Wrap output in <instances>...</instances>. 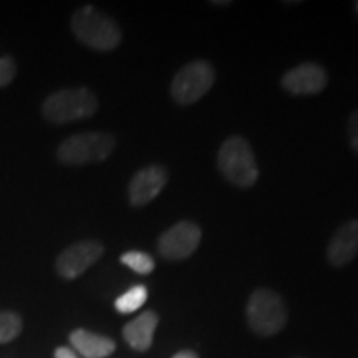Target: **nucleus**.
<instances>
[{
    "mask_svg": "<svg viewBox=\"0 0 358 358\" xmlns=\"http://www.w3.org/2000/svg\"><path fill=\"white\" fill-rule=\"evenodd\" d=\"M158 324V313L155 310H146L124 325L123 337L133 350L146 352L153 345L155 332Z\"/></svg>",
    "mask_w": 358,
    "mask_h": 358,
    "instance_id": "f8f14e48",
    "label": "nucleus"
},
{
    "mask_svg": "<svg viewBox=\"0 0 358 358\" xmlns=\"http://www.w3.org/2000/svg\"><path fill=\"white\" fill-rule=\"evenodd\" d=\"M173 358H199V357L196 355L192 350H181V352H178Z\"/></svg>",
    "mask_w": 358,
    "mask_h": 358,
    "instance_id": "aec40b11",
    "label": "nucleus"
},
{
    "mask_svg": "<svg viewBox=\"0 0 358 358\" xmlns=\"http://www.w3.org/2000/svg\"><path fill=\"white\" fill-rule=\"evenodd\" d=\"M245 317L252 332L262 337H272L287 324V306L274 290L257 289L250 294Z\"/></svg>",
    "mask_w": 358,
    "mask_h": 358,
    "instance_id": "20e7f679",
    "label": "nucleus"
},
{
    "mask_svg": "<svg viewBox=\"0 0 358 358\" xmlns=\"http://www.w3.org/2000/svg\"><path fill=\"white\" fill-rule=\"evenodd\" d=\"M168 182V171L159 164H150L140 169L131 178L128 186V199L131 206H145L151 203Z\"/></svg>",
    "mask_w": 358,
    "mask_h": 358,
    "instance_id": "1a4fd4ad",
    "label": "nucleus"
},
{
    "mask_svg": "<svg viewBox=\"0 0 358 358\" xmlns=\"http://www.w3.org/2000/svg\"><path fill=\"white\" fill-rule=\"evenodd\" d=\"M327 71L320 65L302 64L290 69L282 78V87L292 95H315L327 87Z\"/></svg>",
    "mask_w": 358,
    "mask_h": 358,
    "instance_id": "9d476101",
    "label": "nucleus"
},
{
    "mask_svg": "<svg viewBox=\"0 0 358 358\" xmlns=\"http://www.w3.org/2000/svg\"><path fill=\"white\" fill-rule=\"evenodd\" d=\"M216 73L206 60H194L178 70L171 82V96L178 105H192L213 88Z\"/></svg>",
    "mask_w": 358,
    "mask_h": 358,
    "instance_id": "423d86ee",
    "label": "nucleus"
},
{
    "mask_svg": "<svg viewBox=\"0 0 358 358\" xmlns=\"http://www.w3.org/2000/svg\"><path fill=\"white\" fill-rule=\"evenodd\" d=\"M148 301V289L145 285L138 284L133 285L131 289H128L123 295H120L115 301V308L120 313H133L145 306Z\"/></svg>",
    "mask_w": 358,
    "mask_h": 358,
    "instance_id": "4468645a",
    "label": "nucleus"
},
{
    "mask_svg": "<svg viewBox=\"0 0 358 358\" xmlns=\"http://www.w3.org/2000/svg\"><path fill=\"white\" fill-rule=\"evenodd\" d=\"M115 136L110 133L88 131L78 133L58 146L57 158L69 166H83V164L101 163L115 150Z\"/></svg>",
    "mask_w": 358,
    "mask_h": 358,
    "instance_id": "39448f33",
    "label": "nucleus"
},
{
    "mask_svg": "<svg viewBox=\"0 0 358 358\" xmlns=\"http://www.w3.org/2000/svg\"><path fill=\"white\" fill-rule=\"evenodd\" d=\"M358 254V219L343 222L334 232L327 248V257L334 267H343L350 264Z\"/></svg>",
    "mask_w": 358,
    "mask_h": 358,
    "instance_id": "9b49d317",
    "label": "nucleus"
},
{
    "mask_svg": "<svg viewBox=\"0 0 358 358\" xmlns=\"http://www.w3.org/2000/svg\"><path fill=\"white\" fill-rule=\"evenodd\" d=\"M70 343L85 358H106L115 352L116 343L113 338L90 332L85 329H77L70 334Z\"/></svg>",
    "mask_w": 358,
    "mask_h": 358,
    "instance_id": "ddd939ff",
    "label": "nucleus"
},
{
    "mask_svg": "<svg viewBox=\"0 0 358 358\" xmlns=\"http://www.w3.org/2000/svg\"><path fill=\"white\" fill-rule=\"evenodd\" d=\"M105 248L98 241H82L71 244L57 257V272L64 279H77L103 256Z\"/></svg>",
    "mask_w": 358,
    "mask_h": 358,
    "instance_id": "6e6552de",
    "label": "nucleus"
},
{
    "mask_svg": "<svg viewBox=\"0 0 358 358\" xmlns=\"http://www.w3.org/2000/svg\"><path fill=\"white\" fill-rule=\"evenodd\" d=\"M355 10H357V15H358V2H355Z\"/></svg>",
    "mask_w": 358,
    "mask_h": 358,
    "instance_id": "4be33fe9",
    "label": "nucleus"
},
{
    "mask_svg": "<svg viewBox=\"0 0 358 358\" xmlns=\"http://www.w3.org/2000/svg\"><path fill=\"white\" fill-rule=\"evenodd\" d=\"M120 261L140 275H148L155 271V259L141 250H128L120 257Z\"/></svg>",
    "mask_w": 358,
    "mask_h": 358,
    "instance_id": "2eb2a0df",
    "label": "nucleus"
},
{
    "mask_svg": "<svg viewBox=\"0 0 358 358\" xmlns=\"http://www.w3.org/2000/svg\"><path fill=\"white\" fill-rule=\"evenodd\" d=\"M348 140L352 150L358 155V110L353 111L348 118Z\"/></svg>",
    "mask_w": 358,
    "mask_h": 358,
    "instance_id": "a211bd4d",
    "label": "nucleus"
},
{
    "mask_svg": "<svg viewBox=\"0 0 358 358\" xmlns=\"http://www.w3.org/2000/svg\"><path fill=\"white\" fill-rule=\"evenodd\" d=\"M55 358H78V355L71 348L58 347L55 350Z\"/></svg>",
    "mask_w": 358,
    "mask_h": 358,
    "instance_id": "6ab92c4d",
    "label": "nucleus"
},
{
    "mask_svg": "<svg viewBox=\"0 0 358 358\" xmlns=\"http://www.w3.org/2000/svg\"><path fill=\"white\" fill-rule=\"evenodd\" d=\"M214 6H229V2H213Z\"/></svg>",
    "mask_w": 358,
    "mask_h": 358,
    "instance_id": "412c9836",
    "label": "nucleus"
},
{
    "mask_svg": "<svg viewBox=\"0 0 358 358\" xmlns=\"http://www.w3.org/2000/svg\"><path fill=\"white\" fill-rule=\"evenodd\" d=\"M22 319L15 312H0V343H8L22 332Z\"/></svg>",
    "mask_w": 358,
    "mask_h": 358,
    "instance_id": "dca6fc26",
    "label": "nucleus"
},
{
    "mask_svg": "<svg viewBox=\"0 0 358 358\" xmlns=\"http://www.w3.org/2000/svg\"><path fill=\"white\" fill-rule=\"evenodd\" d=\"M71 32L83 45L98 52L115 50L122 42V30L116 22L92 6L73 13Z\"/></svg>",
    "mask_w": 358,
    "mask_h": 358,
    "instance_id": "f257e3e1",
    "label": "nucleus"
},
{
    "mask_svg": "<svg viewBox=\"0 0 358 358\" xmlns=\"http://www.w3.org/2000/svg\"><path fill=\"white\" fill-rule=\"evenodd\" d=\"M201 227L192 221H179L159 236L158 252L168 261H182L199 248Z\"/></svg>",
    "mask_w": 358,
    "mask_h": 358,
    "instance_id": "0eeeda50",
    "label": "nucleus"
},
{
    "mask_svg": "<svg viewBox=\"0 0 358 358\" xmlns=\"http://www.w3.org/2000/svg\"><path fill=\"white\" fill-rule=\"evenodd\" d=\"M98 98L92 90L80 88H64L52 93L43 101L42 113L45 120L50 123L64 124L78 122V120L90 118L96 113Z\"/></svg>",
    "mask_w": 358,
    "mask_h": 358,
    "instance_id": "f03ea898",
    "label": "nucleus"
},
{
    "mask_svg": "<svg viewBox=\"0 0 358 358\" xmlns=\"http://www.w3.org/2000/svg\"><path fill=\"white\" fill-rule=\"evenodd\" d=\"M217 168L227 181L239 187H250L259 178L256 156L243 136H231L222 143L217 153Z\"/></svg>",
    "mask_w": 358,
    "mask_h": 358,
    "instance_id": "7ed1b4c3",
    "label": "nucleus"
},
{
    "mask_svg": "<svg viewBox=\"0 0 358 358\" xmlns=\"http://www.w3.org/2000/svg\"><path fill=\"white\" fill-rule=\"evenodd\" d=\"M17 73L15 60L12 57H0V88L13 82Z\"/></svg>",
    "mask_w": 358,
    "mask_h": 358,
    "instance_id": "f3484780",
    "label": "nucleus"
}]
</instances>
